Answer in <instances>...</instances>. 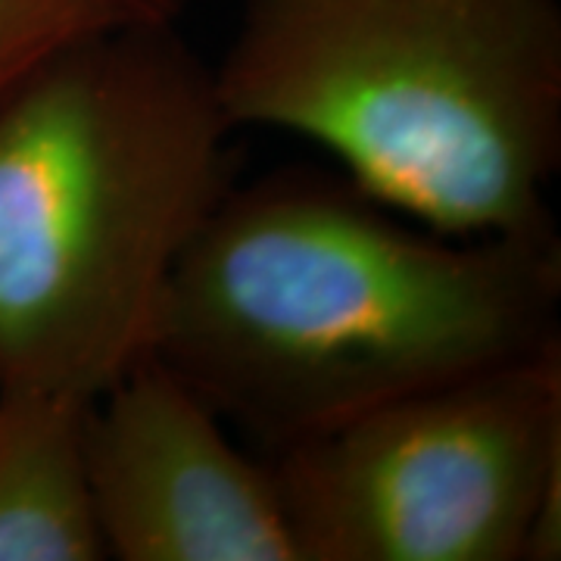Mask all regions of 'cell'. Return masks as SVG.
I'll use <instances>...</instances> for the list:
<instances>
[{
  "mask_svg": "<svg viewBox=\"0 0 561 561\" xmlns=\"http://www.w3.org/2000/svg\"><path fill=\"white\" fill-rule=\"evenodd\" d=\"M556 225L456 238L306 169L228 187L187 243L150 356L268 449L561 350Z\"/></svg>",
  "mask_w": 561,
  "mask_h": 561,
  "instance_id": "6da1fadb",
  "label": "cell"
},
{
  "mask_svg": "<svg viewBox=\"0 0 561 561\" xmlns=\"http://www.w3.org/2000/svg\"><path fill=\"white\" fill-rule=\"evenodd\" d=\"M231 131L175 22L72 41L0 103V390L91 402L150 353Z\"/></svg>",
  "mask_w": 561,
  "mask_h": 561,
  "instance_id": "7a4b0ae2",
  "label": "cell"
},
{
  "mask_svg": "<svg viewBox=\"0 0 561 561\" xmlns=\"http://www.w3.org/2000/svg\"><path fill=\"white\" fill-rule=\"evenodd\" d=\"M213 79L234 128L319 144L440 234L552 225L559 0H241Z\"/></svg>",
  "mask_w": 561,
  "mask_h": 561,
  "instance_id": "3957f363",
  "label": "cell"
},
{
  "mask_svg": "<svg viewBox=\"0 0 561 561\" xmlns=\"http://www.w3.org/2000/svg\"><path fill=\"white\" fill-rule=\"evenodd\" d=\"M272 471L300 561H524L561 490V350L383 402Z\"/></svg>",
  "mask_w": 561,
  "mask_h": 561,
  "instance_id": "277c9868",
  "label": "cell"
},
{
  "mask_svg": "<svg viewBox=\"0 0 561 561\" xmlns=\"http://www.w3.org/2000/svg\"><path fill=\"white\" fill-rule=\"evenodd\" d=\"M84 459L106 559L300 561L272 465L150 353L88 402Z\"/></svg>",
  "mask_w": 561,
  "mask_h": 561,
  "instance_id": "5b68a950",
  "label": "cell"
},
{
  "mask_svg": "<svg viewBox=\"0 0 561 561\" xmlns=\"http://www.w3.org/2000/svg\"><path fill=\"white\" fill-rule=\"evenodd\" d=\"M88 402L0 390V561H103Z\"/></svg>",
  "mask_w": 561,
  "mask_h": 561,
  "instance_id": "8992f818",
  "label": "cell"
},
{
  "mask_svg": "<svg viewBox=\"0 0 561 561\" xmlns=\"http://www.w3.org/2000/svg\"><path fill=\"white\" fill-rule=\"evenodd\" d=\"M131 20L125 0H0V103L72 41Z\"/></svg>",
  "mask_w": 561,
  "mask_h": 561,
  "instance_id": "52a82bcc",
  "label": "cell"
},
{
  "mask_svg": "<svg viewBox=\"0 0 561 561\" xmlns=\"http://www.w3.org/2000/svg\"><path fill=\"white\" fill-rule=\"evenodd\" d=\"M125 3L138 13L140 20L175 22L191 0H125Z\"/></svg>",
  "mask_w": 561,
  "mask_h": 561,
  "instance_id": "ba28073f",
  "label": "cell"
}]
</instances>
